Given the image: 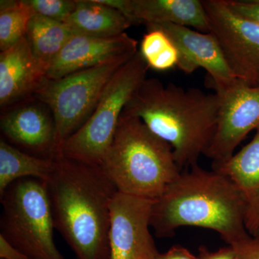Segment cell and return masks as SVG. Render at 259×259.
<instances>
[{
  "instance_id": "2e32d148",
  "label": "cell",
  "mask_w": 259,
  "mask_h": 259,
  "mask_svg": "<svg viewBox=\"0 0 259 259\" xmlns=\"http://www.w3.org/2000/svg\"><path fill=\"white\" fill-rule=\"evenodd\" d=\"M76 9L65 24L75 35L94 37L118 36L133 24L119 10L97 0H76Z\"/></svg>"
},
{
  "instance_id": "4316f807",
  "label": "cell",
  "mask_w": 259,
  "mask_h": 259,
  "mask_svg": "<svg viewBox=\"0 0 259 259\" xmlns=\"http://www.w3.org/2000/svg\"><path fill=\"white\" fill-rule=\"evenodd\" d=\"M0 259H30L14 245L0 236Z\"/></svg>"
},
{
  "instance_id": "3957f363",
  "label": "cell",
  "mask_w": 259,
  "mask_h": 259,
  "mask_svg": "<svg viewBox=\"0 0 259 259\" xmlns=\"http://www.w3.org/2000/svg\"><path fill=\"white\" fill-rule=\"evenodd\" d=\"M220 100L215 93L188 90L146 78L124 108L171 146L182 172L198 164L217 129Z\"/></svg>"
},
{
  "instance_id": "83f0119b",
  "label": "cell",
  "mask_w": 259,
  "mask_h": 259,
  "mask_svg": "<svg viewBox=\"0 0 259 259\" xmlns=\"http://www.w3.org/2000/svg\"><path fill=\"white\" fill-rule=\"evenodd\" d=\"M157 259H199V257L192 254L190 250L181 246L175 245L166 253H159Z\"/></svg>"
},
{
  "instance_id": "e0dca14e",
  "label": "cell",
  "mask_w": 259,
  "mask_h": 259,
  "mask_svg": "<svg viewBox=\"0 0 259 259\" xmlns=\"http://www.w3.org/2000/svg\"><path fill=\"white\" fill-rule=\"evenodd\" d=\"M56 159L36 157L0 140V197L12 184L26 178L46 182L56 166Z\"/></svg>"
},
{
  "instance_id": "ffe728a7",
  "label": "cell",
  "mask_w": 259,
  "mask_h": 259,
  "mask_svg": "<svg viewBox=\"0 0 259 259\" xmlns=\"http://www.w3.org/2000/svg\"><path fill=\"white\" fill-rule=\"evenodd\" d=\"M33 11L25 0L0 2V50L9 49L25 36Z\"/></svg>"
},
{
  "instance_id": "9c48e42d",
  "label": "cell",
  "mask_w": 259,
  "mask_h": 259,
  "mask_svg": "<svg viewBox=\"0 0 259 259\" xmlns=\"http://www.w3.org/2000/svg\"><path fill=\"white\" fill-rule=\"evenodd\" d=\"M220 100L217 129L204 156L212 166L229 159L250 131L259 126V87L238 79L223 85H210Z\"/></svg>"
},
{
  "instance_id": "8992f818",
  "label": "cell",
  "mask_w": 259,
  "mask_h": 259,
  "mask_svg": "<svg viewBox=\"0 0 259 259\" xmlns=\"http://www.w3.org/2000/svg\"><path fill=\"white\" fill-rule=\"evenodd\" d=\"M148 69L139 51L122 65L107 84L93 115L65 141L59 155L100 166L111 146L122 112L147 78Z\"/></svg>"
},
{
  "instance_id": "7a4b0ae2",
  "label": "cell",
  "mask_w": 259,
  "mask_h": 259,
  "mask_svg": "<svg viewBox=\"0 0 259 259\" xmlns=\"http://www.w3.org/2000/svg\"><path fill=\"white\" fill-rule=\"evenodd\" d=\"M248 202L229 178L194 165L155 199L151 227L156 236L171 237L181 227L217 232L228 245L250 236L245 227Z\"/></svg>"
},
{
  "instance_id": "ac0fdd59",
  "label": "cell",
  "mask_w": 259,
  "mask_h": 259,
  "mask_svg": "<svg viewBox=\"0 0 259 259\" xmlns=\"http://www.w3.org/2000/svg\"><path fill=\"white\" fill-rule=\"evenodd\" d=\"M74 35L64 23L34 13L25 37L35 59L48 71Z\"/></svg>"
},
{
  "instance_id": "5b68a950",
  "label": "cell",
  "mask_w": 259,
  "mask_h": 259,
  "mask_svg": "<svg viewBox=\"0 0 259 259\" xmlns=\"http://www.w3.org/2000/svg\"><path fill=\"white\" fill-rule=\"evenodd\" d=\"M0 201V236L30 259H66L54 242L55 228L44 181H16Z\"/></svg>"
},
{
  "instance_id": "44dd1931",
  "label": "cell",
  "mask_w": 259,
  "mask_h": 259,
  "mask_svg": "<svg viewBox=\"0 0 259 259\" xmlns=\"http://www.w3.org/2000/svg\"><path fill=\"white\" fill-rule=\"evenodd\" d=\"M139 51L149 69L164 71L178 64L179 53L176 46L166 32L160 29L148 27Z\"/></svg>"
},
{
  "instance_id": "d6986e66",
  "label": "cell",
  "mask_w": 259,
  "mask_h": 259,
  "mask_svg": "<svg viewBox=\"0 0 259 259\" xmlns=\"http://www.w3.org/2000/svg\"><path fill=\"white\" fill-rule=\"evenodd\" d=\"M213 170L222 174L239 189L248 204L259 197V126L253 139L239 152Z\"/></svg>"
},
{
  "instance_id": "603a6c76",
  "label": "cell",
  "mask_w": 259,
  "mask_h": 259,
  "mask_svg": "<svg viewBox=\"0 0 259 259\" xmlns=\"http://www.w3.org/2000/svg\"><path fill=\"white\" fill-rule=\"evenodd\" d=\"M232 11L259 25V0H226Z\"/></svg>"
},
{
  "instance_id": "484cf974",
  "label": "cell",
  "mask_w": 259,
  "mask_h": 259,
  "mask_svg": "<svg viewBox=\"0 0 259 259\" xmlns=\"http://www.w3.org/2000/svg\"><path fill=\"white\" fill-rule=\"evenodd\" d=\"M199 250V259H238L236 250L230 245L216 251H210L204 246H201Z\"/></svg>"
},
{
  "instance_id": "d4e9b609",
  "label": "cell",
  "mask_w": 259,
  "mask_h": 259,
  "mask_svg": "<svg viewBox=\"0 0 259 259\" xmlns=\"http://www.w3.org/2000/svg\"><path fill=\"white\" fill-rule=\"evenodd\" d=\"M245 227L250 234L259 231V197L248 204Z\"/></svg>"
},
{
  "instance_id": "4fadbf2b",
  "label": "cell",
  "mask_w": 259,
  "mask_h": 259,
  "mask_svg": "<svg viewBox=\"0 0 259 259\" xmlns=\"http://www.w3.org/2000/svg\"><path fill=\"white\" fill-rule=\"evenodd\" d=\"M138 41L126 32L111 37L74 35L48 69L47 78L58 79L138 52Z\"/></svg>"
},
{
  "instance_id": "277c9868",
  "label": "cell",
  "mask_w": 259,
  "mask_h": 259,
  "mask_svg": "<svg viewBox=\"0 0 259 259\" xmlns=\"http://www.w3.org/2000/svg\"><path fill=\"white\" fill-rule=\"evenodd\" d=\"M100 166L118 192L153 200L182 173L171 146L123 112Z\"/></svg>"
},
{
  "instance_id": "5bb4252c",
  "label": "cell",
  "mask_w": 259,
  "mask_h": 259,
  "mask_svg": "<svg viewBox=\"0 0 259 259\" xmlns=\"http://www.w3.org/2000/svg\"><path fill=\"white\" fill-rule=\"evenodd\" d=\"M46 68L35 59L25 37L0 54V105H16L33 97L47 79Z\"/></svg>"
},
{
  "instance_id": "7402d4cb",
  "label": "cell",
  "mask_w": 259,
  "mask_h": 259,
  "mask_svg": "<svg viewBox=\"0 0 259 259\" xmlns=\"http://www.w3.org/2000/svg\"><path fill=\"white\" fill-rule=\"evenodd\" d=\"M33 13L65 23L76 9V0H25Z\"/></svg>"
},
{
  "instance_id": "cb8c5ba5",
  "label": "cell",
  "mask_w": 259,
  "mask_h": 259,
  "mask_svg": "<svg viewBox=\"0 0 259 259\" xmlns=\"http://www.w3.org/2000/svg\"><path fill=\"white\" fill-rule=\"evenodd\" d=\"M238 259H259V238L250 235L248 238L233 245Z\"/></svg>"
},
{
  "instance_id": "6da1fadb",
  "label": "cell",
  "mask_w": 259,
  "mask_h": 259,
  "mask_svg": "<svg viewBox=\"0 0 259 259\" xmlns=\"http://www.w3.org/2000/svg\"><path fill=\"white\" fill-rule=\"evenodd\" d=\"M46 181L54 228L76 259H110V204L118 191L101 166L59 155Z\"/></svg>"
},
{
  "instance_id": "8fae6325",
  "label": "cell",
  "mask_w": 259,
  "mask_h": 259,
  "mask_svg": "<svg viewBox=\"0 0 259 259\" xmlns=\"http://www.w3.org/2000/svg\"><path fill=\"white\" fill-rule=\"evenodd\" d=\"M0 127L3 139L24 152L46 159L57 157L54 115L49 107L36 99L20 102L3 113Z\"/></svg>"
},
{
  "instance_id": "9a60e30c",
  "label": "cell",
  "mask_w": 259,
  "mask_h": 259,
  "mask_svg": "<svg viewBox=\"0 0 259 259\" xmlns=\"http://www.w3.org/2000/svg\"><path fill=\"white\" fill-rule=\"evenodd\" d=\"M121 13L134 25L171 23L210 32L200 0H123Z\"/></svg>"
},
{
  "instance_id": "30bf717a",
  "label": "cell",
  "mask_w": 259,
  "mask_h": 259,
  "mask_svg": "<svg viewBox=\"0 0 259 259\" xmlns=\"http://www.w3.org/2000/svg\"><path fill=\"white\" fill-rule=\"evenodd\" d=\"M153 199L117 192L110 204V259H157L151 236Z\"/></svg>"
},
{
  "instance_id": "ba28073f",
  "label": "cell",
  "mask_w": 259,
  "mask_h": 259,
  "mask_svg": "<svg viewBox=\"0 0 259 259\" xmlns=\"http://www.w3.org/2000/svg\"><path fill=\"white\" fill-rule=\"evenodd\" d=\"M202 4L232 74L248 86L259 87V25L232 11L226 0Z\"/></svg>"
},
{
  "instance_id": "52a82bcc",
  "label": "cell",
  "mask_w": 259,
  "mask_h": 259,
  "mask_svg": "<svg viewBox=\"0 0 259 259\" xmlns=\"http://www.w3.org/2000/svg\"><path fill=\"white\" fill-rule=\"evenodd\" d=\"M133 56L117 58L61 79L47 78L37 89L34 98L49 107L54 115L58 156L65 141L93 115L114 74Z\"/></svg>"
},
{
  "instance_id": "f1b7e54d",
  "label": "cell",
  "mask_w": 259,
  "mask_h": 259,
  "mask_svg": "<svg viewBox=\"0 0 259 259\" xmlns=\"http://www.w3.org/2000/svg\"><path fill=\"white\" fill-rule=\"evenodd\" d=\"M251 236L257 237V238H259V231H255L254 233H252Z\"/></svg>"
},
{
  "instance_id": "7c38bea8",
  "label": "cell",
  "mask_w": 259,
  "mask_h": 259,
  "mask_svg": "<svg viewBox=\"0 0 259 259\" xmlns=\"http://www.w3.org/2000/svg\"><path fill=\"white\" fill-rule=\"evenodd\" d=\"M146 27L160 29L171 39L179 53L177 67L185 74H192L202 68L207 72L209 85H223L236 79L212 32L196 31L171 23L152 24Z\"/></svg>"
}]
</instances>
